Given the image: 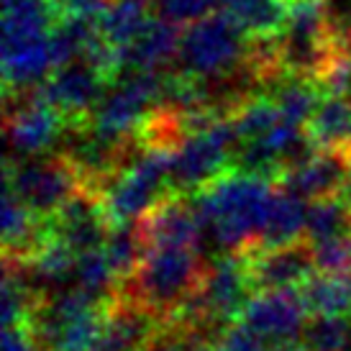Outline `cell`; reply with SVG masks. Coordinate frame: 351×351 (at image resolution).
Wrapping results in <instances>:
<instances>
[{"label": "cell", "instance_id": "cell-1", "mask_svg": "<svg viewBox=\"0 0 351 351\" xmlns=\"http://www.w3.org/2000/svg\"><path fill=\"white\" fill-rule=\"evenodd\" d=\"M274 195L272 180L234 169L195 193L193 203L215 252L249 254L259 246Z\"/></svg>", "mask_w": 351, "mask_h": 351}, {"label": "cell", "instance_id": "cell-2", "mask_svg": "<svg viewBox=\"0 0 351 351\" xmlns=\"http://www.w3.org/2000/svg\"><path fill=\"white\" fill-rule=\"evenodd\" d=\"M205 262L197 249H167L147 252L144 262L118 295L141 302L159 318H175L200 290L205 280Z\"/></svg>", "mask_w": 351, "mask_h": 351}, {"label": "cell", "instance_id": "cell-3", "mask_svg": "<svg viewBox=\"0 0 351 351\" xmlns=\"http://www.w3.org/2000/svg\"><path fill=\"white\" fill-rule=\"evenodd\" d=\"M252 64V39L228 13L215 10L182 31L177 54L180 75L190 80H226Z\"/></svg>", "mask_w": 351, "mask_h": 351}, {"label": "cell", "instance_id": "cell-4", "mask_svg": "<svg viewBox=\"0 0 351 351\" xmlns=\"http://www.w3.org/2000/svg\"><path fill=\"white\" fill-rule=\"evenodd\" d=\"M172 147H144L98 195L106 203L110 223H138L149 210L167 200L172 193Z\"/></svg>", "mask_w": 351, "mask_h": 351}, {"label": "cell", "instance_id": "cell-5", "mask_svg": "<svg viewBox=\"0 0 351 351\" xmlns=\"http://www.w3.org/2000/svg\"><path fill=\"white\" fill-rule=\"evenodd\" d=\"M108 302L69 287L41 302L31 333L39 351H95L106 321Z\"/></svg>", "mask_w": 351, "mask_h": 351}, {"label": "cell", "instance_id": "cell-6", "mask_svg": "<svg viewBox=\"0 0 351 351\" xmlns=\"http://www.w3.org/2000/svg\"><path fill=\"white\" fill-rule=\"evenodd\" d=\"M82 187V177L64 154L5 162V190L41 218H54Z\"/></svg>", "mask_w": 351, "mask_h": 351}, {"label": "cell", "instance_id": "cell-7", "mask_svg": "<svg viewBox=\"0 0 351 351\" xmlns=\"http://www.w3.org/2000/svg\"><path fill=\"white\" fill-rule=\"evenodd\" d=\"M236 149L239 136L231 118H221L205 131L182 138L172 159V193L193 197L215 180L234 172Z\"/></svg>", "mask_w": 351, "mask_h": 351}, {"label": "cell", "instance_id": "cell-8", "mask_svg": "<svg viewBox=\"0 0 351 351\" xmlns=\"http://www.w3.org/2000/svg\"><path fill=\"white\" fill-rule=\"evenodd\" d=\"M108 88L110 80L103 69L90 59H77L67 67L54 69L39 90L44 100L67 121V126H88Z\"/></svg>", "mask_w": 351, "mask_h": 351}, {"label": "cell", "instance_id": "cell-9", "mask_svg": "<svg viewBox=\"0 0 351 351\" xmlns=\"http://www.w3.org/2000/svg\"><path fill=\"white\" fill-rule=\"evenodd\" d=\"M8 141L10 149L21 159L51 154L49 149L62 141L67 131V121L44 100L41 90H31L21 95V103L8 110Z\"/></svg>", "mask_w": 351, "mask_h": 351}, {"label": "cell", "instance_id": "cell-10", "mask_svg": "<svg viewBox=\"0 0 351 351\" xmlns=\"http://www.w3.org/2000/svg\"><path fill=\"white\" fill-rule=\"evenodd\" d=\"M246 262H249L254 295L300 290L318 269L313 246L305 239L287 246H277V249L249 252Z\"/></svg>", "mask_w": 351, "mask_h": 351}, {"label": "cell", "instance_id": "cell-11", "mask_svg": "<svg viewBox=\"0 0 351 351\" xmlns=\"http://www.w3.org/2000/svg\"><path fill=\"white\" fill-rule=\"evenodd\" d=\"M351 185V149H318L315 154L280 175L277 187L290 195L315 203L341 195Z\"/></svg>", "mask_w": 351, "mask_h": 351}, {"label": "cell", "instance_id": "cell-12", "mask_svg": "<svg viewBox=\"0 0 351 351\" xmlns=\"http://www.w3.org/2000/svg\"><path fill=\"white\" fill-rule=\"evenodd\" d=\"M305 305L300 300L298 290L285 293H262L254 295L241 315V326H246L252 333H256L262 341L280 349L285 343H293L298 336H302L305 328Z\"/></svg>", "mask_w": 351, "mask_h": 351}, {"label": "cell", "instance_id": "cell-13", "mask_svg": "<svg viewBox=\"0 0 351 351\" xmlns=\"http://www.w3.org/2000/svg\"><path fill=\"white\" fill-rule=\"evenodd\" d=\"M51 226H54V236L62 244H67L77 256L103 249L113 231L103 197L88 187H82L77 195L51 218Z\"/></svg>", "mask_w": 351, "mask_h": 351}, {"label": "cell", "instance_id": "cell-14", "mask_svg": "<svg viewBox=\"0 0 351 351\" xmlns=\"http://www.w3.org/2000/svg\"><path fill=\"white\" fill-rule=\"evenodd\" d=\"M167 331V321L126 295L108 302L95 351H147Z\"/></svg>", "mask_w": 351, "mask_h": 351}, {"label": "cell", "instance_id": "cell-15", "mask_svg": "<svg viewBox=\"0 0 351 351\" xmlns=\"http://www.w3.org/2000/svg\"><path fill=\"white\" fill-rule=\"evenodd\" d=\"M138 231L147 252H167V249H197L203 226L193 197L169 195L138 221Z\"/></svg>", "mask_w": 351, "mask_h": 351}, {"label": "cell", "instance_id": "cell-16", "mask_svg": "<svg viewBox=\"0 0 351 351\" xmlns=\"http://www.w3.org/2000/svg\"><path fill=\"white\" fill-rule=\"evenodd\" d=\"M51 36L39 39H19L3 41V88L5 98H13L16 93H31L41 88L54 72L51 59Z\"/></svg>", "mask_w": 351, "mask_h": 351}, {"label": "cell", "instance_id": "cell-17", "mask_svg": "<svg viewBox=\"0 0 351 351\" xmlns=\"http://www.w3.org/2000/svg\"><path fill=\"white\" fill-rule=\"evenodd\" d=\"M180 44L182 31L169 21L154 19L131 47L116 51V82L134 72H165V67L177 62Z\"/></svg>", "mask_w": 351, "mask_h": 351}, {"label": "cell", "instance_id": "cell-18", "mask_svg": "<svg viewBox=\"0 0 351 351\" xmlns=\"http://www.w3.org/2000/svg\"><path fill=\"white\" fill-rule=\"evenodd\" d=\"M154 19V0H110L98 16L100 39L113 51L126 49Z\"/></svg>", "mask_w": 351, "mask_h": 351}, {"label": "cell", "instance_id": "cell-19", "mask_svg": "<svg viewBox=\"0 0 351 351\" xmlns=\"http://www.w3.org/2000/svg\"><path fill=\"white\" fill-rule=\"evenodd\" d=\"M218 10L228 13L249 39H280L293 0H218Z\"/></svg>", "mask_w": 351, "mask_h": 351}, {"label": "cell", "instance_id": "cell-20", "mask_svg": "<svg viewBox=\"0 0 351 351\" xmlns=\"http://www.w3.org/2000/svg\"><path fill=\"white\" fill-rule=\"evenodd\" d=\"M59 23L57 0H3V41L51 36Z\"/></svg>", "mask_w": 351, "mask_h": 351}, {"label": "cell", "instance_id": "cell-21", "mask_svg": "<svg viewBox=\"0 0 351 351\" xmlns=\"http://www.w3.org/2000/svg\"><path fill=\"white\" fill-rule=\"evenodd\" d=\"M267 95L274 100L285 123H293L298 128L308 126V121L318 110L321 100L326 98V93L315 80L293 77V75H282L280 80H274Z\"/></svg>", "mask_w": 351, "mask_h": 351}, {"label": "cell", "instance_id": "cell-22", "mask_svg": "<svg viewBox=\"0 0 351 351\" xmlns=\"http://www.w3.org/2000/svg\"><path fill=\"white\" fill-rule=\"evenodd\" d=\"M305 218H308L305 200L290 195L285 190H277L272 208H269V215H267V223H264L262 239H259V246L254 252L302 241L305 239Z\"/></svg>", "mask_w": 351, "mask_h": 351}, {"label": "cell", "instance_id": "cell-23", "mask_svg": "<svg viewBox=\"0 0 351 351\" xmlns=\"http://www.w3.org/2000/svg\"><path fill=\"white\" fill-rule=\"evenodd\" d=\"M298 293L305 305V313L313 318L351 315V277L315 272Z\"/></svg>", "mask_w": 351, "mask_h": 351}, {"label": "cell", "instance_id": "cell-24", "mask_svg": "<svg viewBox=\"0 0 351 351\" xmlns=\"http://www.w3.org/2000/svg\"><path fill=\"white\" fill-rule=\"evenodd\" d=\"M305 131L318 149H351V100L326 95Z\"/></svg>", "mask_w": 351, "mask_h": 351}, {"label": "cell", "instance_id": "cell-25", "mask_svg": "<svg viewBox=\"0 0 351 351\" xmlns=\"http://www.w3.org/2000/svg\"><path fill=\"white\" fill-rule=\"evenodd\" d=\"M351 236V203L343 195L315 200L308 205L305 218V241L323 244L333 239H349Z\"/></svg>", "mask_w": 351, "mask_h": 351}, {"label": "cell", "instance_id": "cell-26", "mask_svg": "<svg viewBox=\"0 0 351 351\" xmlns=\"http://www.w3.org/2000/svg\"><path fill=\"white\" fill-rule=\"evenodd\" d=\"M103 252H106L108 262L116 272L118 282L126 285L138 269V264L144 262V256H147V246H144L138 223L116 226L108 236Z\"/></svg>", "mask_w": 351, "mask_h": 351}, {"label": "cell", "instance_id": "cell-27", "mask_svg": "<svg viewBox=\"0 0 351 351\" xmlns=\"http://www.w3.org/2000/svg\"><path fill=\"white\" fill-rule=\"evenodd\" d=\"M231 123L236 128L239 144H252L267 136L272 128H277V123H282V116L269 95H256L236 110L231 116Z\"/></svg>", "mask_w": 351, "mask_h": 351}, {"label": "cell", "instance_id": "cell-28", "mask_svg": "<svg viewBox=\"0 0 351 351\" xmlns=\"http://www.w3.org/2000/svg\"><path fill=\"white\" fill-rule=\"evenodd\" d=\"M351 339V321L346 318H313L302 328L305 351H346Z\"/></svg>", "mask_w": 351, "mask_h": 351}, {"label": "cell", "instance_id": "cell-29", "mask_svg": "<svg viewBox=\"0 0 351 351\" xmlns=\"http://www.w3.org/2000/svg\"><path fill=\"white\" fill-rule=\"evenodd\" d=\"M154 10L159 13V19L175 26H193L197 21L213 16L218 10V0H154Z\"/></svg>", "mask_w": 351, "mask_h": 351}, {"label": "cell", "instance_id": "cell-30", "mask_svg": "<svg viewBox=\"0 0 351 351\" xmlns=\"http://www.w3.org/2000/svg\"><path fill=\"white\" fill-rule=\"evenodd\" d=\"M315 254V267L321 274L351 277V239H333L323 244H311Z\"/></svg>", "mask_w": 351, "mask_h": 351}, {"label": "cell", "instance_id": "cell-31", "mask_svg": "<svg viewBox=\"0 0 351 351\" xmlns=\"http://www.w3.org/2000/svg\"><path fill=\"white\" fill-rule=\"evenodd\" d=\"M210 351H274V349L267 341H262L256 333L249 331L246 326L234 323V326H228L221 333V339L213 343Z\"/></svg>", "mask_w": 351, "mask_h": 351}, {"label": "cell", "instance_id": "cell-32", "mask_svg": "<svg viewBox=\"0 0 351 351\" xmlns=\"http://www.w3.org/2000/svg\"><path fill=\"white\" fill-rule=\"evenodd\" d=\"M110 0H57L62 19H98Z\"/></svg>", "mask_w": 351, "mask_h": 351}, {"label": "cell", "instance_id": "cell-33", "mask_svg": "<svg viewBox=\"0 0 351 351\" xmlns=\"http://www.w3.org/2000/svg\"><path fill=\"white\" fill-rule=\"evenodd\" d=\"M36 339L29 326L3 328V351H36Z\"/></svg>", "mask_w": 351, "mask_h": 351}, {"label": "cell", "instance_id": "cell-34", "mask_svg": "<svg viewBox=\"0 0 351 351\" xmlns=\"http://www.w3.org/2000/svg\"><path fill=\"white\" fill-rule=\"evenodd\" d=\"M274 351H305L302 346H295V343H285V346H280V349H274Z\"/></svg>", "mask_w": 351, "mask_h": 351}, {"label": "cell", "instance_id": "cell-35", "mask_svg": "<svg viewBox=\"0 0 351 351\" xmlns=\"http://www.w3.org/2000/svg\"><path fill=\"white\" fill-rule=\"evenodd\" d=\"M346 351H351V339H349V346H346Z\"/></svg>", "mask_w": 351, "mask_h": 351}, {"label": "cell", "instance_id": "cell-36", "mask_svg": "<svg viewBox=\"0 0 351 351\" xmlns=\"http://www.w3.org/2000/svg\"><path fill=\"white\" fill-rule=\"evenodd\" d=\"M349 239H351V236H349Z\"/></svg>", "mask_w": 351, "mask_h": 351}]
</instances>
